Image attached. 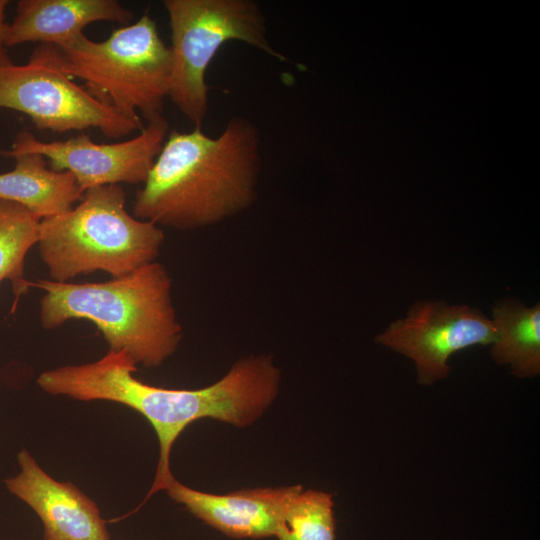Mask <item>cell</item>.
<instances>
[{"instance_id":"1","label":"cell","mask_w":540,"mask_h":540,"mask_svg":"<svg viewBox=\"0 0 540 540\" xmlns=\"http://www.w3.org/2000/svg\"><path fill=\"white\" fill-rule=\"evenodd\" d=\"M136 371V363L126 352L109 350L95 362L47 370L39 375L37 384L51 395L123 404L150 422L160 452L155 479L144 502L166 490L174 479L171 450L189 424L213 418L236 427L251 425L272 405L281 384V371L268 354L239 359L221 379L200 389L152 386L135 378Z\"/></svg>"},{"instance_id":"2","label":"cell","mask_w":540,"mask_h":540,"mask_svg":"<svg viewBox=\"0 0 540 540\" xmlns=\"http://www.w3.org/2000/svg\"><path fill=\"white\" fill-rule=\"evenodd\" d=\"M260 169L259 133L243 117L217 137L174 129L136 192L133 216L182 231L215 225L254 204Z\"/></svg>"},{"instance_id":"3","label":"cell","mask_w":540,"mask_h":540,"mask_svg":"<svg viewBox=\"0 0 540 540\" xmlns=\"http://www.w3.org/2000/svg\"><path fill=\"white\" fill-rule=\"evenodd\" d=\"M44 291L40 322L55 329L72 319L92 322L109 350L124 351L137 364L160 366L178 348L182 326L172 300V279L155 261L105 282L30 283Z\"/></svg>"},{"instance_id":"4","label":"cell","mask_w":540,"mask_h":540,"mask_svg":"<svg viewBox=\"0 0 540 540\" xmlns=\"http://www.w3.org/2000/svg\"><path fill=\"white\" fill-rule=\"evenodd\" d=\"M164 240L161 227L128 213L123 188L112 184L90 188L75 208L42 219L36 245L50 280L64 283L96 271L123 277L155 262Z\"/></svg>"},{"instance_id":"5","label":"cell","mask_w":540,"mask_h":540,"mask_svg":"<svg viewBox=\"0 0 540 540\" xmlns=\"http://www.w3.org/2000/svg\"><path fill=\"white\" fill-rule=\"evenodd\" d=\"M58 48L64 70L119 113L148 122L162 116L171 54L148 13L114 29L103 41L82 34Z\"/></svg>"},{"instance_id":"6","label":"cell","mask_w":540,"mask_h":540,"mask_svg":"<svg viewBox=\"0 0 540 540\" xmlns=\"http://www.w3.org/2000/svg\"><path fill=\"white\" fill-rule=\"evenodd\" d=\"M171 30L168 97L195 127L208 113L206 71L230 41H241L286 61L267 37L265 16L252 0H165Z\"/></svg>"},{"instance_id":"7","label":"cell","mask_w":540,"mask_h":540,"mask_svg":"<svg viewBox=\"0 0 540 540\" xmlns=\"http://www.w3.org/2000/svg\"><path fill=\"white\" fill-rule=\"evenodd\" d=\"M0 108L26 114L40 130L64 133L97 128L112 139L142 131L129 118L78 85L64 70L60 49L39 44L26 64L0 60Z\"/></svg>"},{"instance_id":"8","label":"cell","mask_w":540,"mask_h":540,"mask_svg":"<svg viewBox=\"0 0 540 540\" xmlns=\"http://www.w3.org/2000/svg\"><path fill=\"white\" fill-rule=\"evenodd\" d=\"M167 135L168 123L163 116L148 122L132 139L109 144L95 143L85 134L46 142L20 131L11 149L0 150V155L13 158L24 153L41 154L51 169L72 173L84 193L104 185L143 184Z\"/></svg>"},{"instance_id":"9","label":"cell","mask_w":540,"mask_h":540,"mask_svg":"<svg viewBox=\"0 0 540 540\" xmlns=\"http://www.w3.org/2000/svg\"><path fill=\"white\" fill-rule=\"evenodd\" d=\"M495 330L491 319L467 305L443 301L413 304L405 318L392 322L376 341L410 358L417 381L430 385L446 378L449 358L475 345H491Z\"/></svg>"},{"instance_id":"10","label":"cell","mask_w":540,"mask_h":540,"mask_svg":"<svg viewBox=\"0 0 540 540\" xmlns=\"http://www.w3.org/2000/svg\"><path fill=\"white\" fill-rule=\"evenodd\" d=\"M17 460L21 471L6 487L39 516L44 540H111L97 504L77 486L49 476L26 449Z\"/></svg>"},{"instance_id":"11","label":"cell","mask_w":540,"mask_h":540,"mask_svg":"<svg viewBox=\"0 0 540 540\" xmlns=\"http://www.w3.org/2000/svg\"><path fill=\"white\" fill-rule=\"evenodd\" d=\"M301 489V485L267 487L221 495L192 489L174 478L165 491L196 518L226 536L260 539L274 536L284 507Z\"/></svg>"},{"instance_id":"12","label":"cell","mask_w":540,"mask_h":540,"mask_svg":"<svg viewBox=\"0 0 540 540\" xmlns=\"http://www.w3.org/2000/svg\"><path fill=\"white\" fill-rule=\"evenodd\" d=\"M133 13L116 0H21L7 24L4 46L26 42L62 47L83 34L94 22L128 25Z\"/></svg>"},{"instance_id":"13","label":"cell","mask_w":540,"mask_h":540,"mask_svg":"<svg viewBox=\"0 0 540 540\" xmlns=\"http://www.w3.org/2000/svg\"><path fill=\"white\" fill-rule=\"evenodd\" d=\"M13 158L14 169L0 174V199L17 203L42 220L69 211L82 198L74 175L51 169L41 154Z\"/></svg>"},{"instance_id":"14","label":"cell","mask_w":540,"mask_h":540,"mask_svg":"<svg viewBox=\"0 0 540 540\" xmlns=\"http://www.w3.org/2000/svg\"><path fill=\"white\" fill-rule=\"evenodd\" d=\"M495 338L491 357L508 366L513 375L531 378L540 374V304L526 307L522 302L499 301L492 310Z\"/></svg>"},{"instance_id":"15","label":"cell","mask_w":540,"mask_h":540,"mask_svg":"<svg viewBox=\"0 0 540 540\" xmlns=\"http://www.w3.org/2000/svg\"><path fill=\"white\" fill-rule=\"evenodd\" d=\"M40 221L23 206L0 199V282L9 280L17 298L31 287L24 278V263L37 243Z\"/></svg>"},{"instance_id":"16","label":"cell","mask_w":540,"mask_h":540,"mask_svg":"<svg viewBox=\"0 0 540 540\" xmlns=\"http://www.w3.org/2000/svg\"><path fill=\"white\" fill-rule=\"evenodd\" d=\"M274 537L277 540H336L332 495L301 489L284 507Z\"/></svg>"},{"instance_id":"17","label":"cell","mask_w":540,"mask_h":540,"mask_svg":"<svg viewBox=\"0 0 540 540\" xmlns=\"http://www.w3.org/2000/svg\"><path fill=\"white\" fill-rule=\"evenodd\" d=\"M9 1L0 0V60L5 56L2 51L4 46V34L7 24L5 23V11Z\"/></svg>"}]
</instances>
